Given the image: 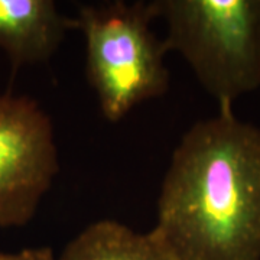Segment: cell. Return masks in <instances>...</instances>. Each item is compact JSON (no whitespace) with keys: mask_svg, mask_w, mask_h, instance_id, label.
Returning a JSON list of instances; mask_svg holds the SVG:
<instances>
[{"mask_svg":"<svg viewBox=\"0 0 260 260\" xmlns=\"http://www.w3.org/2000/svg\"><path fill=\"white\" fill-rule=\"evenodd\" d=\"M0 260H55L49 247H29L18 253H2Z\"/></svg>","mask_w":260,"mask_h":260,"instance_id":"obj_7","label":"cell"},{"mask_svg":"<svg viewBox=\"0 0 260 260\" xmlns=\"http://www.w3.org/2000/svg\"><path fill=\"white\" fill-rule=\"evenodd\" d=\"M55 260H175L167 246L149 230L138 233L116 220L88 224L67 243Z\"/></svg>","mask_w":260,"mask_h":260,"instance_id":"obj_6","label":"cell"},{"mask_svg":"<svg viewBox=\"0 0 260 260\" xmlns=\"http://www.w3.org/2000/svg\"><path fill=\"white\" fill-rule=\"evenodd\" d=\"M59 171L54 123L28 95H0V229L22 227Z\"/></svg>","mask_w":260,"mask_h":260,"instance_id":"obj_4","label":"cell"},{"mask_svg":"<svg viewBox=\"0 0 260 260\" xmlns=\"http://www.w3.org/2000/svg\"><path fill=\"white\" fill-rule=\"evenodd\" d=\"M164 38L218 103H233L260 88V0H152Z\"/></svg>","mask_w":260,"mask_h":260,"instance_id":"obj_3","label":"cell"},{"mask_svg":"<svg viewBox=\"0 0 260 260\" xmlns=\"http://www.w3.org/2000/svg\"><path fill=\"white\" fill-rule=\"evenodd\" d=\"M155 19L152 2L143 0L87 3L74 16L85 44V78L110 123L169 90V51L152 29Z\"/></svg>","mask_w":260,"mask_h":260,"instance_id":"obj_2","label":"cell"},{"mask_svg":"<svg viewBox=\"0 0 260 260\" xmlns=\"http://www.w3.org/2000/svg\"><path fill=\"white\" fill-rule=\"evenodd\" d=\"M73 29L74 18L62 15L54 0H0V49L13 73L48 62Z\"/></svg>","mask_w":260,"mask_h":260,"instance_id":"obj_5","label":"cell"},{"mask_svg":"<svg viewBox=\"0 0 260 260\" xmlns=\"http://www.w3.org/2000/svg\"><path fill=\"white\" fill-rule=\"evenodd\" d=\"M175 260H260V129L233 109L174 149L150 229Z\"/></svg>","mask_w":260,"mask_h":260,"instance_id":"obj_1","label":"cell"}]
</instances>
